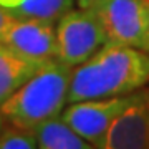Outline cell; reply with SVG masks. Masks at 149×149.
Segmentation results:
<instances>
[{"label": "cell", "instance_id": "6", "mask_svg": "<svg viewBox=\"0 0 149 149\" xmlns=\"http://www.w3.org/2000/svg\"><path fill=\"white\" fill-rule=\"evenodd\" d=\"M0 43L37 65L52 63L56 56V23L38 18H15Z\"/></svg>", "mask_w": 149, "mask_h": 149}, {"label": "cell", "instance_id": "1", "mask_svg": "<svg viewBox=\"0 0 149 149\" xmlns=\"http://www.w3.org/2000/svg\"><path fill=\"white\" fill-rule=\"evenodd\" d=\"M148 81V52L104 43L85 63L71 70L66 103L129 95Z\"/></svg>", "mask_w": 149, "mask_h": 149}, {"label": "cell", "instance_id": "9", "mask_svg": "<svg viewBox=\"0 0 149 149\" xmlns=\"http://www.w3.org/2000/svg\"><path fill=\"white\" fill-rule=\"evenodd\" d=\"M40 68L42 65L22 58L0 43V104L5 103Z\"/></svg>", "mask_w": 149, "mask_h": 149}, {"label": "cell", "instance_id": "2", "mask_svg": "<svg viewBox=\"0 0 149 149\" xmlns=\"http://www.w3.org/2000/svg\"><path fill=\"white\" fill-rule=\"evenodd\" d=\"M71 70L60 60L43 65L0 104L2 116L23 129H32L42 121L60 116L66 104Z\"/></svg>", "mask_w": 149, "mask_h": 149}, {"label": "cell", "instance_id": "10", "mask_svg": "<svg viewBox=\"0 0 149 149\" xmlns=\"http://www.w3.org/2000/svg\"><path fill=\"white\" fill-rule=\"evenodd\" d=\"M74 0H25L15 8L8 10L17 17V18H38L45 22H56L73 10Z\"/></svg>", "mask_w": 149, "mask_h": 149}, {"label": "cell", "instance_id": "15", "mask_svg": "<svg viewBox=\"0 0 149 149\" xmlns=\"http://www.w3.org/2000/svg\"><path fill=\"white\" fill-rule=\"evenodd\" d=\"M3 128V116H2V113H0V131Z\"/></svg>", "mask_w": 149, "mask_h": 149}, {"label": "cell", "instance_id": "5", "mask_svg": "<svg viewBox=\"0 0 149 149\" xmlns=\"http://www.w3.org/2000/svg\"><path fill=\"white\" fill-rule=\"evenodd\" d=\"M133 93L70 103V106L61 111V118L81 138L90 141L95 148H101L111 123L131 101Z\"/></svg>", "mask_w": 149, "mask_h": 149}, {"label": "cell", "instance_id": "13", "mask_svg": "<svg viewBox=\"0 0 149 149\" xmlns=\"http://www.w3.org/2000/svg\"><path fill=\"white\" fill-rule=\"evenodd\" d=\"M25 0H0V5L5 7V8H15L20 3H23Z\"/></svg>", "mask_w": 149, "mask_h": 149}, {"label": "cell", "instance_id": "16", "mask_svg": "<svg viewBox=\"0 0 149 149\" xmlns=\"http://www.w3.org/2000/svg\"><path fill=\"white\" fill-rule=\"evenodd\" d=\"M148 53H149V27H148Z\"/></svg>", "mask_w": 149, "mask_h": 149}, {"label": "cell", "instance_id": "3", "mask_svg": "<svg viewBox=\"0 0 149 149\" xmlns=\"http://www.w3.org/2000/svg\"><path fill=\"white\" fill-rule=\"evenodd\" d=\"M106 43V33L93 7L70 10L56 22V56L71 68L86 60Z\"/></svg>", "mask_w": 149, "mask_h": 149}, {"label": "cell", "instance_id": "8", "mask_svg": "<svg viewBox=\"0 0 149 149\" xmlns=\"http://www.w3.org/2000/svg\"><path fill=\"white\" fill-rule=\"evenodd\" d=\"M37 138L38 148L42 149H91L95 148L90 141L81 138L61 116L42 121L30 129Z\"/></svg>", "mask_w": 149, "mask_h": 149}, {"label": "cell", "instance_id": "14", "mask_svg": "<svg viewBox=\"0 0 149 149\" xmlns=\"http://www.w3.org/2000/svg\"><path fill=\"white\" fill-rule=\"evenodd\" d=\"M78 2V5L81 7V8H88V7H93L98 2V0H76Z\"/></svg>", "mask_w": 149, "mask_h": 149}, {"label": "cell", "instance_id": "7", "mask_svg": "<svg viewBox=\"0 0 149 149\" xmlns=\"http://www.w3.org/2000/svg\"><path fill=\"white\" fill-rule=\"evenodd\" d=\"M103 149H149V90L134 91L131 101L111 123Z\"/></svg>", "mask_w": 149, "mask_h": 149}, {"label": "cell", "instance_id": "11", "mask_svg": "<svg viewBox=\"0 0 149 149\" xmlns=\"http://www.w3.org/2000/svg\"><path fill=\"white\" fill-rule=\"evenodd\" d=\"M38 148L37 138L30 129L18 128L12 124L10 128L0 131V149H35Z\"/></svg>", "mask_w": 149, "mask_h": 149}, {"label": "cell", "instance_id": "4", "mask_svg": "<svg viewBox=\"0 0 149 149\" xmlns=\"http://www.w3.org/2000/svg\"><path fill=\"white\" fill-rule=\"evenodd\" d=\"M93 10L101 20L106 43L148 52L149 0H98Z\"/></svg>", "mask_w": 149, "mask_h": 149}, {"label": "cell", "instance_id": "12", "mask_svg": "<svg viewBox=\"0 0 149 149\" xmlns=\"http://www.w3.org/2000/svg\"><path fill=\"white\" fill-rule=\"evenodd\" d=\"M15 18L17 17L13 15L8 8L0 5V40H2V37H3V33L8 30V27L15 22Z\"/></svg>", "mask_w": 149, "mask_h": 149}]
</instances>
